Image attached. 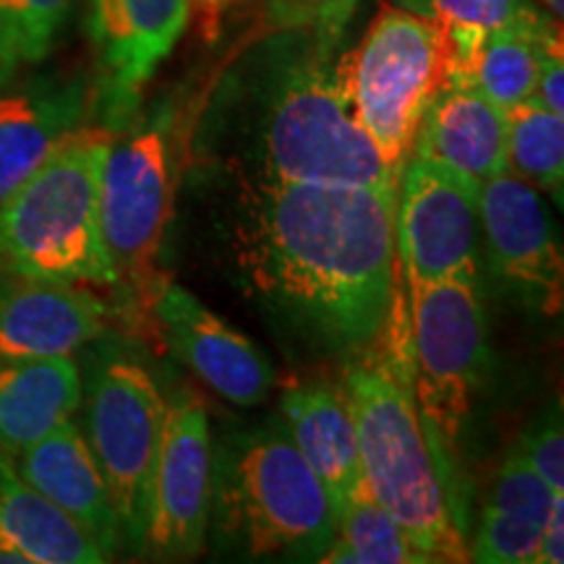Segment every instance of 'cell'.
<instances>
[{
    "label": "cell",
    "instance_id": "6da1fadb",
    "mask_svg": "<svg viewBox=\"0 0 564 564\" xmlns=\"http://www.w3.org/2000/svg\"><path fill=\"white\" fill-rule=\"evenodd\" d=\"M225 246L238 280L327 352L382 335L400 295L394 196L369 186L230 178Z\"/></svg>",
    "mask_w": 564,
    "mask_h": 564
},
{
    "label": "cell",
    "instance_id": "7a4b0ae2",
    "mask_svg": "<svg viewBox=\"0 0 564 564\" xmlns=\"http://www.w3.org/2000/svg\"><path fill=\"white\" fill-rule=\"evenodd\" d=\"M196 158L249 181L398 194L400 178L356 121L335 55L301 30H272L225 70L196 126Z\"/></svg>",
    "mask_w": 564,
    "mask_h": 564
},
{
    "label": "cell",
    "instance_id": "3957f363",
    "mask_svg": "<svg viewBox=\"0 0 564 564\" xmlns=\"http://www.w3.org/2000/svg\"><path fill=\"white\" fill-rule=\"evenodd\" d=\"M340 384L369 497L432 562H470L468 531L449 502L440 457L413 394L403 280L382 335L348 352Z\"/></svg>",
    "mask_w": 564,
    "mask_h": 564
},
{
    "label": "cell",
    "instance_id": "277c9868",
    "mask_svg": "<svg viewBox=\"0 0 564 564\" xmlns=\"http://www.w3.org/2000/svg\"><path fill=\"white\" fill-rule=\"evenodd\" d=\"M112 139L100 123L82 126L0 204V274L116 288L100 228Z\"/></svg>",
    "mask_w": 564,
    "mask_h": 564
},
{
    "label": "cell",
    "instance_id": "5b68a950",
    "mask_svg": "<svg viewBox=\"0 0 564 564\" xmlns=\"http://www.w3.org/2000/svg\"><path fill=\"white\" fill-rule=\"evenodd\" d=\"M403 280V278H400ZM408 361L421 419L440 457L449 502L468 531L449 465L491 366L481 278L405 282Z\"/></svg>",
    "mask_w": 564,
    "mask_h": 564
},
{
    "label": "cell",
    "instance_id": "8992f818",
    "mask_svg": "<svg viewBox=\"0 0 564 564\" xmlns=\"http://www.w3.org/2000/svg\"><path fill=\"white\" fill-rule=\"evenodd\" d=\"M356 121L403 171L429 105L453 84V34L442 21L384 6L356 51L337 61Z\"/></svg>",
    "mask_w": 564,
    "mask_h": 564
},
{
    "label": "cell",
    "instance_id": "52a82bcc",
    "mask_svg": "<svg viewBox=\"0 0 564 564\" xmlns=\"http://www.w3.org/2000/svg\"><path fill=\"white\" fill-rule=\"evenodd\" d=\"M171 112L160 110L144 123L133 121L112 139L100 183V228L118 306L126 322L147 327L162 280L160 251L173 207Z\"/></svg>",
    "mask_w": 564,
    "mask_h": 564
},
{
    "label": "cell",
    "instance_id": "ba28073f",
    "mask_svg": "<svg viewBox=\"0 0 564 564\" xmlns=\"http://www.w3.org/2000/svg\"><path fill=\"white\" fill-rule=\"evenodd\" d=\"M84 440L100 465L116 510L121 549L144 552L152 478L160 453L165 398L129 350L100 345L82 377Z\"/></svg>",
    "mask_w": 564,
    "mask_h": 564
},
{
    "label": "cell",
    "instance_id": "9c48e42d",
    "mask_svg": "<svg viewBox=\"0 0 564 564\" xmlns=\"http://www.w3.org/2000/svg\"><path fill=\"white\" fill-rule=\"evenodd\" d=\"M230 497L251 554L322 560L333 544V499L285 426L259 429L238 442Z\"/></svg>",
    "mask_w": 564,
    "mask_h": 564
},
{
    "label": "cell",
    "instance_id": "30bf717a",
    "mask_svg": "<svg viewBox=\"0 0 564 564\" xmlns=\"http://www.w3.org/2000/svg\"><path fill=\"white\" fill-rule=\"evenodd\" d=\"M478 183L408 154L394 196V249L405 282L481 278Z\"/></svg>",
    "mask_w": 564,
    "mask_h": 564
},
{
    "label": "cell",
    "instance_id": "8fae6325",
    "mask_svg": "<svg viewBox=\"0 0 564 564\" xmlns=\"http://www.w3.org/2000/svg\"><path fill=\"white\" fill-rule=\"evenodd\" d=\"M194 0H91L95 123L129 129L141 95L186 32Z\"/></svg>",
    "mask_w": 564,
    "mask_h": 564
},
{
    "label": "cell",
    "instance_id": "7c38bea8",
    "mask_svg": "<svg viewBox=\"0 0 564 564\" xmlns=\"http://www.w3.org/2000/svg\"><path fill=\"white\" fill-rule=\"evenodd\" d=\"M484 262L523 306L562 312L564 259L552 212L531 183L505 171L478 188Z\"/></svg>",
    "mask_w": 564,
    "mask_h": 564
},
{
    "label": "cell",
    "instance_id": "4fadbf2b",
    "mask_svg": "<svg viewBox=\"0 0 564 564\" xmlns=\"http://www.w3.org/2000/svg\"><path fill=\"white\" fill-rule=\"evenodd\" d=\"M209 514V419L199 398L178 392L165 400L144 552H152L160 560H194L207 544Z\"/></svg>",
    "mask_w": 564,
    "mask_h": 564
},
{
    "label": "cell",
    "instance_id": "5bb4252c",
    "mask_svg": "<svg viewBox=\"0 0 564 564\" xmlns=\"http://www.w3.org/2000/svg\"><path fill=\"white\" fill-rule=\"evenodd\" d=\"M91 116L95 89L79 70L19 74L0 84V204Z\"/></svg>",
    "mask_w": 564,
    "mask_h": 564
},
{
    "label": "cell",
    "instance_id": "9a60e30c",
    "mask_svg": "<svg viewBox=\"0 0 564 564\" xmlns=\"http://www.w3.org/2000/svg\"><path fill=\"white\" fill-rule=\"evenodd\" d=\"M154 329L209 390L232 405L251 408L267 400L274 371L262 350L228 322L178 285L162 282L152 303Z\"/></svg>",
    "mask_w": 564,
    "mask_h": 564
},
{
    "label": "cell",
    "instance_id": "2e32d148",
    "mask_svg": "<svg viewBox=\"0 0 564 564\" xmlns=\"http://www.w3.org/2000/svg\"><path fill=\"white\" fill-rule=\"evenodd\" d=\"M116 308L89 285L0 274V369L74 356L102 340Z\"/></svg>",
    "mask_w": 564,
    "mask_h": 564
},
{
    "label": "cell",
    "instance_id": "e0dca14e",
    "mask_svg": "<svg viewBox=\"0 0 564 564\" xmlns=\"http://www.w3.org/2000/svg\"><path fill=\"white\" fill-rule=\"evenodd\" d=\"M11 463L17 474L47 502L66 512L108 560L121 552V531L108 484L79 423L74 419L63 421L32 447L13 455Z\"/></svg>",
    "mask_w": 564,
    "mask_h": 564
},
{
    "label": "cell",
    "instance_id": "ac0fdd59",
    "mask_svg": "<svg viewBox=\"0 0 564 564\" xmlns=\"http://www.w3.org/2000/svg\"><path fill=\"white\" fill-rule=\"evenodd\" d=\"M411 154L481 186L507 171L505 110L465 84H447L423 112Z\"/></svg>",
    "mask_w": 564,
    "mask_h": 564
},
{
    "label": "cell",
    "instance_id": "d6986e66",
    "mask_svg": "<svg viewBox=\"0 0 564 564\" xmlns=\"http://www.w3.org/2000/svg\"><path fill=\"white\" fill-rule=\"evenodd\" d=\"M285 429L299 453L327 486L335 512L364 491L352 415L343 384L306 379L291 384L280 400Z\"/></svg>",
    "mask_w": 564,
    "mask_h": 564
},
{
    "label": "cell",
    "instance_id": "ffe728a7",
    "mask_svg": "<svg viewBox=\"0 0 564 564\" xmlns=\"http://www.w3.org/2000/svg\"><path fill=\"white\" fill-rule=\"evenodd\" d=\"M0 562L100 564L108 556L66 512L34 491L0 455Z\"/></svg>",
    "mask_w": 564,
    "mask_h": 564
},
{
    "label": "cell",
    "instance_id": "44dd1931",
    "mask_svg": "<svg viewBox=\"0 0 564 564\" xmlns=\"http://www.w3.org/2000/svg\"><path fill=\"white\" fill-rule=\"evenodd\" d=\"M82 408V369L74 356L0 369V455H19L74 419Z\"/></svg>",
    "mask_w": 564,
    "mask_h": 564
},
{
    "label": "cell",
    "instance_id": "7402d4cb",
    "mask_svg": "<svg viewBox=\"0 0 564 564\" xmlns=\"http://www.w3.org/2000/svg\"><path fill=\"white\" fill-rule=\"evenodd\" d=\"M453 34V84L481 91L497 108L510 110L533 97L539 82L541 55L549 45L562 42L556 37H531L518 32H484L455 30Z\"/></svg>",
    "mask_w": 564,
    "mask_h": 564
},
{
    "label": "cell",
    "instance_id": "603a6c76",
    "mask_svg": "<svg viewBox=\"0 0 564 564\" xmlns=\"http://www.w3.org/2000/svg\"><path fill=\"white\" fill-rule=\"evenodd\" d=\"M319 562L327 564H432L398 520L369 497L356 494L337 512L335 539Z\"/></svg>",
    "mask_w": 564,
    "mask_h": 564
},
{
    "label": "cell",
    "instance_id": "cb8c5ba5",
    "mask_svg": "<svg viewBox=\"0 0 564 564\" xmlns=\"http://www.w3.org/2000/svg\"><path fill=\"white\" fill-rule=\"evenodd\" d=\"M507 171L549 194L556 207L564 196V118L528 100L505 110Z\"/></svg>",
    "mask_w": 564,
    "mask_h": 564
},
{
    "label": "cell",
    "instance_id": "d4e9b609",
    "mask_svg": "<svg viewBox=\"0 0 564 564\" xmlns=\"http://www.w3.org/2000/svg\"><path fill=\"white\" fill-rule=\"evenodd\" d=\"M70 6L74 0H0V84L47 58Z\"/></svg>",
    "mask_w": 564,
    "mask_h": 564
},
{
    "label": "cell",
    "instance_id": "484cf974",
    "mask_svg": "<svg viewBox=\"0 0 564 564\" xmlns=\"http://www.w3.org/2000/svg\"><path fill=\"white\" fill-rule=\"evenodd\" d=\"M392 3L455 30L518 32L539 40L562 34L554 17L541 11L533 0H392Z\"/></svg>",
    "mask_w": 564,
    "mask_h": 564
},
{
    "label": "cell",
    "instance_id": "4316f807",
    "mask_svg": "<svg viewBox=\"0 0 564 564\" xmlns=\"http://www.w3.org/2000/svg\"><path fill=\"white\" fill-rule=\"evenodd\" d=\"M554 497L556 494L544 484V478L528 465L518 447H512L486 491L481 510L525 525L544 528Z\"/></svg>",
    "mask_w": 564,
    "mask_h": 564
},
{
    "label": "cell",
    "instance_id": "83f0119b",
    "mask_svg": "<svg viewBox=\"0 0 564 564\" xmlns=\"http://www.w3.org/2000/svg\"><path fill=\"white\" fill-rule=\"evenodd\" d=\"M361 0H270L267 19L272 30L312 34L324 55H335Z\"/></svg>",
    "mask_w": 564,
    "mask_h": 564
},
{
    "label": "cell",
    "instance_id": "f1b7e54d",
    "mask_svg": "<svg viewBox=\"0 0 564 564\" xmlns=\"http://www.w3.org/2000/svg\"><path fill=\"white\" fill-rule=\"evenodd\" d=\"M514 447L528 465L544 478L554 494H564V432L560 403L549 405L544 413L525 429Z\"/></svg>",
    "mask_w": 564,
    "mask_h": 564
},
{
    "label": "cell",
    "instance_id": "f546056e",
    "mask_svg": "<svg viewBox=\"0 0 564 564\" xmlns=\"http://www.w3.org/2000/svg\"><path fill=\"white\" fill-rule=\"evenodd\" d=\"M533 102H539L541 108L562 112L564 108V63H562V42L549 45L544 55H541V68H539V82L533 89Z\"/></svg>",
    "mask_w": 564,
    "mask_h": 564
},
{
    "label": "cell",
    "instance_id": "4dcf8cb0",
    "mask_svg": "<svg viewBox=\"0 0 564 564\" xmlns=\"http://www.w3.org/2000/svg\"><path fill=\"white\" fill-rule=\"evenodd\" d=\"M564 562V494H556L549 507L544 531H541L539 554L533 564H562Z\"/></svg>",
    "mask_w": 564,
    "mask_h": 564
},
{
    "label": "cell",
    "instance_id": "1f68e13d",
    "mask_svg": "<svg viewBox=\"0 0 564 564\" xmlns=\"http://www.w3.org/2000/svg\"><path fill=\"white\" fill-rule=\"evenodd\" d=\"M236 3H241V0H199L204 17L209 19V26L215 24V21H220V13L228 11L230 6H236Z\"/></svg>",
    "mask_w": 564,
    "mask_h": 564
},
{
    "label": "cell",
    "instance_id": "d6a6232c",
    "mask_svg": "<svg viewBox=\"0 0 564 564\" xmlns=\"http://www.w3.org/2000/svg\"><path fill=\"white\" fill-rule=\"evenodd\" d=\"M544 3L549 6V9H552V11L556 13V19L562 17V11H564V0H544Z\"/></svg>",
    "mask_w": 564,
    "mask_h": 564
}]
</instances>
